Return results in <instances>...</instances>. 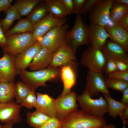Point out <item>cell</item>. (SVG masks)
<instances>
[{"label": "cell", "instance_id": "1", "mask_svg": "<svg viewBox=\"0 0 128 128\" xmlns=\"http://www.w3.org/2000/svg\"><path fill=\"white\" fill-rule=\"evenodd\" d=\"M60 121L61 128H101L107 123L103 117L92 116L81 109L71 112Z\"/></svg>", "mask_w": 128, "mask_h": 128}, {"label": "cell", "instance_id": "2", "mask_svg": "<svg viewBox=\"0 0 128 128\" xmlns=\"http://www.w3.org/2000/svg\"><path fill=\"white\" fill-rule=\"evenodd\" d=\"M60 68L48 67L32 71L25 70L19 75L22 81L31 90L35 91L40 87L47 86L46 82L56 80L60 76Z\"/></svg>", "mask_w": 128, "mask_h": 128}, {"label": "cell", "instance_id": "3", "mask_svg": "<svg viewBox=\"0 0 128 128\" xmlns=\"http://www.w3.org/2000/svg\"><path fill=\"white\" fill-rule=\"evenodd\" d=\"M64 41L75 55L79 46L83 45H89L88 26L83 22L82 15L76 14L72 28L67 31L66 33Z\"/></svg>", "mask_w": 128, "mask_h": 128}, {"label": "cell", "instance_id": "4", "mask_svg": "<svg viewBox=\"0 0 128 128\" xmlns=\"http://www.w3.org/2000/svg\"><path fill=\"white\" fill-rule=\"evenodd\" d=\"M77 100L78 103V106L91 115L103 117L105 114L108 112V106L106 100L101 96L98 99H92L86 89L82 94L77 95Z\"/></svg>", "mask_w": 128, "mask_h": 128}, {"label": "cell", "instance_id": "5", "mask_svg": "<svg viewBox=\"0 0 128 128\" xmlns=\"http://www.w3.org/2000/svg\"><path fill=\"white\" fill-rule=\"evenodd\" d=\"M82 53L80 63L89 71L103 74L108 58L101 50L95 49L90 45Z\"/></svg>", "mask_w": 128, "mask_h": 128}, {"label": "cell", "instance_id": "6", "mask_svg": "<svg viewBox=\"0 0 128 128\" xmlns=\"http://www.w3.org/2000/svg\"><path fill=\"white\" fill-rule=\"evenodd\" d=\"M6 39V45L2 48L3 52L16 56L37 42L31 32L11 35Z\"/></svg>", "mask_w": 128, "mask_h": 128}, {"label": "cell", "instance_id": "7", "mask_svg": "<svg viewBox=\"0 0 128 128\" xmlns=\"http://www.w3.org/2000/svg\"><path fill=\"white\" fill-rule=\"evenodd\" d=\"M69 25L65 24L56 27L47 32L42 37L37 40L42 47L54 53L60 46L64 41Z\"/></svg>", "mask_w": 128, "mask_h": 128}, {"label": "cell", "instance_id": "8", "mask_svg": "<svg viewBox=\"0 0 128 128\" xmlns=\"http://www.w3.org/2000/svg\"><path fill=\"white\" fill-rule=\"evenodd\" d=\"M113 2V0H101L94 6L89 14L90 25L103 27L108 25L110 20V9Z\"/></svg>", "mask_w": 128, "mask_h": 128}, {"label": "cell", "instance_id": "9", "mask_svg": "<svg viewBox=\"0 0 128 128\" xmlns=\"http://www.w3.org/2000/svg\"><path fill=\"white\" fill-rule=\"evenodd\" d=\"M103 74L94 71H88L86 75L85 89L88 91L91 98L102 93L104 96H111L105 84V79Z\"/></svg>", "mask_w": 128, "mask_h": 128}, {"label": "cell", "instance_id": "10", "mask_svg": "<svg viewBox=\"0 0 128 128\" xmlns=\"http://www.w3.org/2000/svg\"><path fill=\"white\" fill-rule=\"evenodd\" d=\"M67 18H59L55 17L49 13L46 16L33 25L32 33L36 40L42 37L52 29L66 24Z\"/></svg>", "mask_w": 128, "mask_h": 128}, {"label": "cell", "instance_id": "11", "mask_svg": "<svg viewBox=\"0 0 128 128\" xmlns=\"http://www.w3.org/2000/svg\"><path fill=\"white\" fill-rule=\"evenodd\" d=\"M78 65V62L73 61L60 67V76L63 83L64 88L59 96L60 97L66 95L71 91L77 78Z\"/></svg>", "mask_w": 128, "mask_h": 128}, {"label": "cell", "instance_id": "12", "mask_svg": "<svg viewBox=\"0 0 128 128\" xmlns=\"http://www.w3.org/2000/svg\"><path fill=\"white\" fill-rule=\"evenodd\" d=\"M77 96L76 92L71 91L66 95L62 97L59 96L55 99L56 117L59 120L71 112L78 109Z\"/></svg>", "mask_w": 128, "mask_h": 128}, {"label": "cell", "instance_id": "13", "mask_svg": "<svg viewBox=\"0 0 128 128\" xmlns=\"http://www.w3.org/2000/svg\"><path fill=\"white\" fill-rule=\"evenodd\" d=\"M42 48L37 42L16 56L14 63L17 75H19L29 67L34 58Z\"/></svg>", "mask_w": 128, "mask_h": 128}, {"label": "cell", "instance_id": "14", "mask_svg": "<svg viewBox=\"0 0 128 128\" xmlns=\"http://www.w3.org/2000/svg\"><path fill=\"white\" fill-rule=\"evenodd\" d=\"M16 56L6 52L0 58V79L1 81L14 82L17 75L14 63Z\"/></svg>", "mask_w": 128, "mask_h": 128}, {"label": "cell", "instance_id": "15", "mask_svg": "<svg viewBox=\"0 0 128 128\" xmlns=\"http://www.w3.org/2000/svg\"><path fill=\"white\" fill-rule=\"evenodd\" d=\"M21 107L17 102L13 101L5 103H0V122L5 124L12 121L14 123H20L22 120Z\"/></svg>", "mask_w": 128, "mask_h": 128}, {"label": "cell", "instance_id": "16", "mask_svg": "<svg viewBox=\"0 0 128 128\" xmlns=\"http://www.w3.org/2000/svg\"><path fill=\"white\" fill-rule=\"evenodd\" d=\"M77 59L73 52L64 41L59 48L53 54L51 63L48 67L57 68Z\"/></svg>", "mask_w": 128, "mask_h": 128}, {"label": "cell", "instance_id": "17", "mask_svg": "<svg viewBox=\"0 0 128 128\" xmlns=\"http://www.w3.org/2000/svg\"><path fill=\"white\" fill-rule=\"evenodd\" d=\"M104 27L110 39L120 45L128 52V31L119 22Z\"/></svg>", "mask_w": 128, "mask_h": 128}, {"label": "cell", "instance_id": "18", "mask_svg": "<svg viewBox=\"0 0 128 128\" xmlns=\"http://www.w3.org/2000/svg\"><path fill=\"white\" fill-rule=\"evenodd\" d=\"M88 43L92 48L101 50L109 36L103 26L90 25L88 26Z\"/></svg>", "mask_w": 128, "mask_h": 128}, {"label": "cell", "instance_id": "19", "mask_svg": "<svg viewBox=\"0 0 128 128\" xmlns=\"http://www.w3.org/2000/svg\"><path fill=\"white\" fill-rule=\"evenodd\" d=\"M106 57L128 64V54L120 45L110 40H107L101 49Z\"/></svg>", "mask_w": 128, "mask_h": 128}, {"label": "cell", "instance_id": "20", "mask_svg": "<svg viewBox=\"0 0 128 128\" xmlns=\"http://www.w3.org/2000/svg\"><path fill=\"white\" fill-rule=\"evenodd\" d=\"M36 110L44 113L50 118L56 117L55 99L48 95L37 92Z\"/></svg>", "mask_w": 128, "mask_h": 128}, {"label": "cell", "instance_id": "21", "mask_svg": "<svg viewBox=\"0 0 128 128\" xmlns=\"http://www.w3.org/2000/svg\"><path fill=\"white\" fill-rule=\"evenodd\" d=\"M54 52L42 47L36 54L29 66L32 71L45 69L50 65Z\"/></svg>", "mask_w": 128, "mask_h": 128}, {"label": "cell", "instance_id": "22", "mask_svg": "<svg viewBox=\"0 0 128 128\" xmlns=\"http://www.w3.org/2000/svg\"><path fill=\"white\" fill-rule=\"evenodd\" d=\"M15 84L14 82H0V103L13 101L15 97Z\"/></svg>", "mask_w": 128, "mask_h": 128}, {"label": "cell", "instance_id": "23", "mask_svg": "<svg viewBox=\"0 0 128 128\" xmlns=\"http://www.w3.org/2000/svg\"><path fill=\"white\" fill-rule=\"evenodd\" d=\"M48 12L59 18H66L68 15L63 3L60 0H46Z\"/></svg>", "mask_w": 128, "mask_h": 128}, {"label": "cell", "instance_id": "24", "mask_svg": "<svg viewBox=\"0 0 128 128\" xmlns=\"http://www.w3.org/2000/svg\"><path fill=\"white\" fill-rule=\"evenodd\" d=\"M33 25L26 18L21 19L12 28L5 33L6 37L13 34L27 32H32Z\"/></svg>", "mask_w": 128, "mask_h": 128}, {"label": "cell", "instance_id": "25", "mask_svg": "<svg viewBox=\"0 0 128 128\" xmlns=\"http://www.w3.org/2000/svg\"><path fill=\"white\" fill-rule=\"evenodd\" d=\"M5 13L6 14L5 18L0 20L4 33L8 30L15 20L19 19L21 17L17 9L13 5H11L5 11Z\"/></svg>", "mask_w": 128, "mask_h": 128}, {"label": "cell", "instance_id": "26", "mask_svg": "<svg viewBox=\"0 0 128 128\" xmlns=\"http://www.w3.org/2000/svg\"><path fill=\"white\" fill-rule=\"evenodd\" d=\"M104 97L108 105V112L109 115L113 118H116L118 114L123 112L128 107V105L114 99L111 96H106Z\"/></svg>", "mask_w": 128, "mask_h": 128}, {"label": "cell", "instance_id": "27", "mask_svg": "<svg viewBox=\"0 0 128 128\" xmlns=\"http://www.w3.org/2000/svg\"><path fill=\"white\" fill-rule=\"evenodd\" d=\"M41 0H18L15 1L13 5L16 9L20 16L29 14L34 7Z\"/></svg>", "mask_w": 128, "mask_h": 128}, {"label": "cell", "instance_id": "28", "mask_svg": "<svg viewBox=\"0 0 128 128\" xmlns=\"http://www.w3.org/2000/svg\"><path fill=\"white\" fill-rule=\"evenodd\" d=\"M128 12V6L113 2L110 9V19L113 23L119 22L120 19Z\"/></svg>", "mask_w": 128, "mask_h": 128}, {"label": "cell", "instance_id": "29", "mask_svg": "<svg viewBox=\"0 0 128 128\" xmlns=\"http://www.w3.org/2000/svg\"><path fill=\"white\" fill-rule=\"evenodd\" d=\"M48 12V7L44 1L32 12L26 18L34 25L43 18Z\"/></svg>", "mask_w": 128, "mask_h": 128}, {"label": "cell", "instance_id": "30", "mask_svg": "<svg viewBox=\"0 0 128 128\" xmlns=\"http://www.w3.org/2000/svg\"><path fill=\"white\" fill-rule=\"evenodd\" d=\"M30 90L28 86L23 82L18 81L15 84V97L17 102L21 105Z\"/></svg>", "mask_w": 128, "mask_h": 128}, {"label": "cell", "instance_id": "31", "mask_svg": "<svg viewBox=\"0 0 128 128\" xmlns=\"http://www.w3.org/2000/svg\"><path fill=\"white\" fill-rule=\"evenodd\" d=\"M105 84L107 88L117 91L122 92L128 87V81L113 78L105 79Z\"/></svg>", "mask_w": 128, "mask_h": 128}, {"label": "cell", "instance_id": "32", "mask_svg": "<svg viewBox=\"0 0 128 128\" xmlns=\"http://www.w3.org/2000/svg\"><path fill=\"white\" fill-rule=\"evenodd\" d=\"M37 98L35 91L31 90L23 103L20 105L27 109L35 107L37 103Z\"/></svg>", "mask_w": 128, "mask_h": 128}, {"label": "cell", "instance_id": "33", "mask_svg": "<svg viewBox=\"0 0 128 128\" xmlns=\"http://www.w3.org/2000/svg\"><path fill=\"white\" fill-rule=\"evenodd\" d=\"M27 121L29 125L33 128H39L45 122L29 111L27 114Z\"/></svg>", "mask_w": 128, "mask_h": 128}, {"label": "cell", "instance_id": "34", "mask_svg": "<svg viewBox=\"0 0 128 128\" xmlns=\"http://www.w3.org/2000/svg\"><path fill=\"white\" fill-rule=\"evenodd\" d=\"M101 0H86L83 4L79 14L83 15L85 18L87 14Z\"/></svg>", "mask_w": 128, "mask_h": 128}, {"label": "cell", "instance_id": "35", "mask_svg": "<svg viewBox=\"0 0 128 128\" xmlns=\"http://www.w3.org/2000/svg\"><path fill=\"white\" fill-rule=\"evenodd\" d=\"M60 121L56 117L50 118L39 128H61Z\"/></svg>", "mask_w": 128, "mask_h": 128}, {"label": "cell", "instance_id": "36", "mask_svg": "<svg viewBox=\"0 0 128 128\" xmlns=\"http://www.w3.org/2000/svg\"><path fill=\"white\" fill-rule=\"evenodd\" d=\"M107 58L104 72L106 74L108 75L115 71L118 70L114 60L112 59Z\"/></svg>", "mask_w": 128, "mask_h": 128}, {"label": "cell", "instance_id": "37", "mask_svg": "<svg viewBox=\"0 0 128 128\" xmlns=\"http://www.w3.org/2000/svg\"><path fill=\"white\" fill-rule=\"evenodd\" d=\"M109 78H113L128 81V70L124 71L117 70L108 75Z\"/></svg>", "mask_w": 128, "mask_h": 128}, {"label": "cell", "instance_id": "38", "mask_svg": "<svg viewBox=\"0 0 128 128\" xmlns=\"http://www.w3.org/2000/svg\"><path fill=\"white\" fill-rule=\"evenodd\" d=\"M63 3L68 14L74 13L73 0H60Z\"/></svg>", "mask_w": 128, "mask_h": 128}, {"label": "cell", "instance_id": "39", "mask_svg": "<svg viewBox=\"0 0 128 128\" xmlns=\"http://www.w3.org/2000/svg\"><path fill=\"white\" fill-rule=\"evenodd\" d=\"M86 0H73L74 13V14H79L83 4Z\"/></svg>", "mask_w": 128, "mask_h": 128}, {"label": "cell", "instance_id": "40", "mask_svg": "<svg viewBox=\"0 0 128 128\" xmlns=\"http://www.w3.org/2000/svg\"><path fill=\"white\" fill-rule=\"evenodd\" d=\"M32 113L33 115L44 122L47 121L50 118L46 114L37 110Z\"/></svg>", "mask_w": 128, "mask_h": 128}, {"label": "cell", "instance_id": "41", "mask_svg": "<svg viewBox=\"0 0 128 128\" xmlns=\"http://www.w3.org/2000/svg\"><path fill=\"white\" fill-rule=\"evenodd\" d=\"M6 39L5 33L2 28L1 23L0 22V47L3 48L6 45Z\"/></svg>", "mask_w": 128, "mask_h": 128}, {"label": "cell", "instance_id": "42", "mask_svg": "<svg viewBox=\"0 0 128 128\" xmlns=\"http://www.w3.org/2000/svg\"><path fill=\"white\" fill-rule=\"evenodd\" d=\"M114 60L118 70L124 71L128 70V64L119 60Z\"/></svg>", "mask_w": 128, "mask_h": 128}, {"label": "cell", "instance_id": "43", "mask_svg": "<svg viewBox=\"0 0 128 128\" xmlns=\"http://www.w3.org/2000/svg\"><path fill=\"white\" fill-rule=\"evenodd\" d=\"M11 5L9 0H0V12L6 11Z\"/></svg>", "mask_w": 128, "mask_h": 128}, {"label": "cell", "instance_id": "44", "mask_svg": "<svg viewBox=\"0 0 128 128\" xmlns=\"http://www.w3.org/2000/svg\"><path fill=\"white\" fill-rule=\"evenodd\" d=\"M119 22L128 31V12L122 17Z\"/></svg>", "mask_w": 128, "mask_h": 128}, {"label": "cell", "instance_id": "45", "mask_svg": "<svg viewBox=\"0 0 128 128\" xmlns=\"http://www.w3.org/2000/svg\"><path fill=\"white\" fill-rule=\"evenodd\" d=\"M123 96L120 102L122 103L128 105V87L122 92Z\"/></svg>", "mask_w": 128, "mask_h": 128}, {"label": "cell", "instance_id": "46", "mask_svg": "<svg viewBox=\"0 0 128 128\" xmlns=\"http://www.w3.org/2000/svg\"><path fill=\"white\" fill-rule=\"evenodd\" d=\"M121 115L122 118L125 120L128 121V107L122 112Z\"/></svg>", "mask_w": 128, "mask_h": 128}, {"label": "cell", "instance_id": "47", "mask_svg": "<svg viewBox=\"0 0 128 128\" xmlns=\"http://www.w3.org/2000/svg\"><path fill=\"white\" fill-rule=\"evenodd\" d=\"M113 2L128 6V0H113Z\"/></svg>", "mask_w": 128, "mask_h": 128}, {"label": "cell", "instance_id": "48", "mask_svg": "<svg viewBox=\"0 0 128 128\" xmlns=\"http://www.w3.org/2000/svg\"><path fill=\"white\" fill-rule=\"evenodd\" d=\"M14 123L13 121H11L2 125L1 128H12Z\"/></svg>", "mask_w": 128, "mask_h": 128}, {"label": "cell", "instance_id": "49", "mask_svg": "<svg viewBox=\"0 0 128 128\" xmlns=\"http://www.w3.org/2000/svg\"><path fill=\"white\" fill-rule=\"evenodd\" d=\"M121 113H120L119 114L120 118H121L123 124V126L122 128H126V124H128V121H127L125 120L122 117L121 115Z\"/></svg>", "mask_w": 128, "mask_h": 128}, {"label": "cell", "instance_id": "50", "mask_svg": "<svg viewBox=\"0 0 128 128\" xmlns=\"http://www.w3.org/2000/svg\"><path fill=\"white\" fill-rule=\"evenodd\" d=\"M101 128H116L115 126L113 124L106 125Z\"/></svg>", "mask_w": 128, "mask_h": 128}, {"label": "cell", "instance_id": "51", "mask_svg": "<svg viewBox=\"0 0 128 128\" xmlns=\"http://www.w3.org/2000/svg\"><path fill=\"white\" fill-rule=\"evenodd\" d=\"M13 0H9V2L11 3V2L13 1Z\"/></svg>", "mask_w": 128, "mask_h": 128}, {"label": "cell", "instance_id": "52", "mask_svg": "<svg viewBox=\"0 0 128 128\" xmlns=\"http://www.w3.org/2000/svg\"><path fill=\"white\" fill-rule=\"evenodd\" d=\"M2 126V125L0 124V128H1Z\"/></svg>", "mask_w": 128, "mask_h": 128}, {"label": "cell", "instance_id": "53", "mask_svg": "<svg viewBox=\"0 0 128 128\" xmlns=\"http://www.w3.org/2000/svg\"><path fill=\"white\" fill-rule=\"evenodd\" d=\"M0 82H1V80H0Z\"/></svg>", "mask_w": 128, "mask_h": 128}]
</instances>
